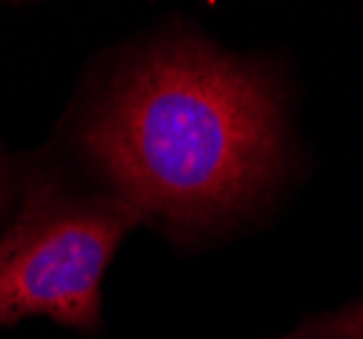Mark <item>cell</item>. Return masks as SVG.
Returning <instances> with one entry per match:
<instances>
[{"label": "cell", "mask_w": 363, "mask_h": 339, "mask_svg": "<svg viewBox=\"0 0 363 339\" xmlns=\"http://www.w3.org/2000/svg\"><path fill=\"white\" fill-rule=\"evenodd\" d=\"M285 57L174 16L84 71L52 144L190 252L266 223L303 177Z\"/></svg>", "instance_id": "6da1fadb"}, {"label": "cell", "mask_w": 363, "mask_h": 339, "mask_svg": "<svg viewBox=\"0 0 363 339\" xmlns=\"http://www.w3.org/2000/svg\"><path fill=\"white\" fill-rule=\"evenodd\" d=\"M144 220L52 144L25 166L22 196L0 231V326L44 315L82 334L101 331V285L122 239Z\"/></svg>", "instance_id": "7a4b0ae2"}, {"label": "cell", "mask_w": 363, "mask_h": 339, "mask_svg": "<svg viewBox=\"0 0 363 339\" xmlns=\"http://www.w3.org/2000/svg\"><path fill=\"white\" fill-rule=\"evenodd\" d=\"M272 339H363V296L342 307L312 312L296 328Z\"/></svg>", "instance_id": "3957f363"}, {"label": "cell", "mask_w": 363, "mask_h": 339, "mask_svg": "<svg viewBox=\"0 0 363 339\" xmlns=\"http://www.w3.org/2000/svg\"><path fill=\"white\" fill-rule=\"evenodd\" d=\"M25 166H28V160L9 152L0 144V231L6 228V223L11 220L16 204H19L22 182H25Z\"/></svg>", "instance_id": "277c9868"}]
</instances>
